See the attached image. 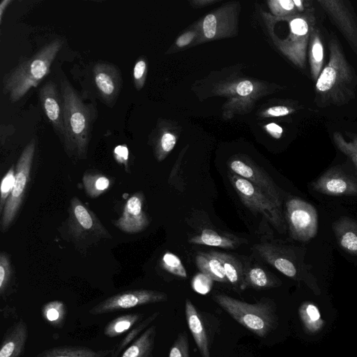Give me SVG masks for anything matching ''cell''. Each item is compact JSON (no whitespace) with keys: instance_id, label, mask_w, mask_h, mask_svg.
<instances>
[{"instance_id":"obj_1","label":"cell","mask_w":357,"mask_h":357,"mask_svg":"<svg viewBox=\"0 0 357 357\" xmlns=\"http://www.w3.org/2000/svg\"><path fill=\"white\" fill-rule=\"evenodd\" d=\"M328 49V61L314 86V102L320 107L347 104L355 98L357 87V75L333 32L330 35Z\"/></svg>"},{"instance_id":"obj_2","label":"cell","mask_w":357,"mask_h":357,"mask_svg":"<svg viewBox=\"0 0 357 357\" xmlns=\"http://www.w3.org/2000/svg\"><path fill=\"white\" fill-rule=\"evenodd\" d=\"M61 96L63 121L61 139L68 153L84 158L91 139L94 112L66 79L61 81Z\"/></svg>"},{"instance_id":"obj_3","label":"cell","mask_w":357,"mask_h":357,"mask_svg":"<svg viewBox=\"0 0 357 357\" xmlns=\"http://www.w3.org/2000/svg\"><path fill=\"white\" fill-rule=\"evenodd\" d=\"M62 46L61 39L52 40L4 75L3 93L12 102L19 101L50 73L51 66Z\"/></svg>"},{"instance_id":"obj_4","label":"cell","mask_w":357,"mask_h":357,"mask_svg":"<svg viewBox=\"0 0 357 357\" xmlns=\"http://www.w3.org/2000/svg\"><path fill=\"white\" fill-rule=\"evenodd\" d=\"M213 299L238 323L261 337H265L276 323L275 307L268 300L252 304L224 294H215Z\"/></svg>"},{"instance_id":"obj_5","label":"cell","mask_w":357,"mask_h":357,"mask_svg":"<svg viewBox=\"0 0 357 357\" xmlns=\"http://www.w3.org/2000/svg\"><path fill=\"white\" fill-rule=\"evenodd\" d=\"M229 179L245 206L261 214L280 232L284 230L282 209L268 195L249 181L234 173L229 174Z\"/></svg>"},{"instance_id":"obj_6","label":"cell","mask_w":357,"mask_h":357,"mask_svg":"<svg viewBox=\"0 0 357 357\" xmlns=\"http://www.w3.org/2000/svg\"><path fill=\"white\" fill-rule=\"evenodd\" d=\"M35 149L36 141L32 139L24 149L17 161L14 187L1 214V229L3 231H6L10 227L21 206L30 177Z\"/></svg>"},{"instance_id":"obj_7","label":"cell","mask_w":357,"mask_h":357,"mask_svg":"<svg viewBox=\"0 0 357 357\" xmlns=\"http://www.w3.org/2000/svg\"><path fill=\"white\" fill-rule=\"evenodd\" d=\"M289 22L290 35L282 47L296 66L304 68L310 34L317 26L315 12L295 15Z\"/></svg>"},{"instance_id":"obj_8","label":"cell","mask_w":357,"mask_h":357,"mask_svg":"<svg viewBox=\"0 0 357 357\" xmlns=\"http://www.w3.org/2000/svg\"><path fill=\"white\" fill-rule=\"evenodd\" d=\"M286 216L294 239L305 242L317 234L318 215L310 203L296 197L289 199L286 203Z\"/></svg>"},{"instance_id":"obj_9","label":"cell","mask_w":357,"mask_h":357,"mask_svg":"<svg viewBox=\"0 0 357 357\" xmlns=\"http://www.w3.org/2000/svg\"><path fill=\"white\" fill-rule=\"evenodd\" d=\"M167 294L149 289H132L120 292L98 303L89 310L92 315L109 314L141 305L165 302Z\"/></svg>"},{"instance_id":"obj_10","label":"cell","mask_w":357,"mask_h":357,"mask_svg":"<svg viewBox=\"0 0 357 357\" xmlns=\"http://www.w3.org/2000/svg\"><path fill=\"white\" fill-rule=\"evenodd\" d=\"M317 2L357 55V15L349 1L317 0Z\"/></svg>"},{"instance_id":"obj_11","label":"cell","mask_w":357,"mask_h":357,"mask_svg":"<svg viewBox=\"0 0 357 357\" xmlns=\"http://www.w3.org/2000/svg\"><path fill=\"white\" fill-rule=\"evenodd\" d=\"M69 228L73 236L79 240L89 237H110L96 215L76 197L70 200Z\"/></svg>"},{"instance_id":"obj_12","label":"cell","mask_w":357,"mask_h":357,"mask_svg":"<svg viewBox=\"0 0 357 357\" xmlns=\"http://www.w3.org/2000/svg\"><path fill=\"white\" fill-rule=\"evenodd\" d=\"M229 167L234 174L249 181L259 188L281 208V195L275 183L266 172L254 165L238 159L233 160Z\"/></svg>"},{"instance_id":"obj_13","label":"cell","mask_w":357,"mask_h":357,"mask_svg":"<svg viewBox=\"0 0 357 357\" xmlns=\"http://www.w3.org/2000/svg\"><path fill=\"white\" fill-rule=\"evenodd\" d=\"M93 77L97 91L107 104L114 102L121 91L122 78L119 68L114 64L100 61L93 68Z\"/></svg>"},{"instance_id":"obj_14","label":"cell","mask_w":357,"mask_h":357,"mask_svg":"<svg viewBox=\"0 0 357 357\" xmlns=\"http://www.w3.org/2000/svg\"><path fill=\"white\" fill-rule=\"evenodd\" d=\"M312 187L315 191L328 195H357V181L336 167L326 171L312 183Z\"/></svg>"},{"instance_id":"obj_15","label":"cell","mask_w":357,"mask_h":357,"mask_svg":"<svg viewBox=\"0 0 357 357\" xmlns=\"http://www.w3.org/2000/svg\"><path fill=\"white\" fill-rule=\"evenodd\" d=\"M144 195L138 192L126 202L121 216L115 222V226L128 234L138 233L149 225V219L143 210Z\"/></svg>"},{"instance_id":"obj_16","label":"cell","mask_w":357,"mask_h":357,"mask_svg":"<svg viewBox=\"0 0 357 357\" xmlns=\"http://www.w3.org/2000/svg\"><path fill=\"white\" fill-rule=\"evenodd\" d=\"M39 98L47 118L61 137L63 132V102L56 84L52 81L47 82L40 89Z\"/></svg>"},{"instance_id":"obj_17","label":"cell","mask_w":357,"mask_h":357,"mask_svg":"<svg viewBox=\"0 0 357 357\" xmlns=\"http://www.w3.org/2000/svg\"><path fill=\"white\" fill-rule=\"evenodd\" d=\"M257 250L261 257L278 271L289 278L298 279L305 264L298 262L281 249L271 245H259Z\"/></svg>"},{"instance_id":"obj_18","label":"cell","mask_w":357,"mask_h":357,"mask_svg":"<svg viewBox=\"0 0 357 357\" xmlns=\"http://www.w3.org/2000/svg\"><path fill=\"white\" fill-rule=\"evenodd\" d=\"M29 337L26 323L20 319L7 328L1 340L0 357H21Z\"/></svg>"},{"instance_id":"obj_19","label":"cell","mask_w":357,"mask_h":357,"mask_svg":"<svg viewBox=\"0 0 357 357\" xmlns=\"http://www.w3.org/2000/svg\"><path fill=\"white\" fill-rule=\"evenodd\" d=\"M185 314L189 330L202 357H211L207 333L202 319L189 298L185 301Z\"/></svg>"},{"instance_id":"obj_20","label":"cell","mask_w":357,"mask_h":357,"mask_svg":"<svg viewBox=\"0 0 357 357\" xmlns=\"http://www.w3.org/2000/svg\"><path fill=\"white\" fill-rule=\"evenodd\" d=\"M339 245L348 253L357 256V221L342 217L333 224Z\"/></svg>"},{"instance_id":"obj_21","label":"cell","mask_w":357,"mask_h":357,"mask_svg":"<svg viewBox=\"0 0 357 357\" xmlns=\"http://www.w3.org/2000/svg\"><path fill=\"white\" fill-rule=\"evenodd\" d=\"M112 349L93 350L84 346H59L47 349L34 357H107Z\"/></svg>"},{"instance_id":"obj_22","label":"cell","mask_w":357,"mask_h":357,"mask_svg":"<svg viewBox=\"0 0 357 357\" xmlns=\"http://www.w3.org/2000/svg\"><path fill=\"white\" fill-rule=\"evenodd\" d=\"M156 333L155 325L148 327L123 351L121 357H153Z\"/></svg>"},{"instance_id":"obj_23","label":"cell","mask_w":357,"mask_h":357,"mask_svg":"<svg viewBox=\"0 0 357 357\" xmlns=\"http://www.w3.org/2000/svg\"><path fill=\"white\" fill-rule=\"evenodd\" d=\"M307 52L311 78L316 82L324 68V47L321 32L317 26L314 28L310 34Z\"/></svg>"},{"instance_id":"obj_24","label":"cell","mask_w":357,"mask_h":357,"mask_svg":"<svg viewBox=\"0 0 357 357\" xmlns=\"http://www.w3.org/2000/svg\"><path fill=\"white\" fill-rule=\"evenodd\" d=\"M195 261L201 273L206 274L213 280L222 282H228L222 263L214 252L198 253L196 255Z\"/></svg>"},{"instance_id":"obj_25","label":"cell","mask_w":357,"mask_h":357,"mask_svg":"<svg viewBox=\"0 0 357 357\" xmlns=\"http://www.w3.org/2000/svg\"><path fill=\"white\" fill-rule=\"evenodd\" d=\"M144 317L141 313L122 314L109 321L104 328L103 333L106 337H115L130 331L142 321Z\"/></svg>"},{"instance_id":"obj_26","label":"cell","mask_w":357,"mask_h":357,"mask_svg":"<svg viewBox=\"0 0 357 357\" xmlns=\"http://www.w3.org/2000/svg\"><path fill=\"white\" fill-rule=\"evenodd\" d=\"M189 242L192 244L205 245L226 249H234L237 243L232 238L218 234L215 231L204 229L202 232L192 236Z\"/></svg>"},{"instance_id":"obj_27","label":"cell","mask_w":357,"mask_h":357,"mask_svg":"<svg viewBox=\"0 0 357 357\" xmlns=\"http://www.w3.org/2000/svg\"><path fill=\"white\" fill-rule=\"evenodd\" d=\"M222 263L225 274L228 282L236 287H241L244 273L240 261L227 253L214 252Z\"/></svg>"},{"instance_id":"obj_28","label":"cell","mask_w":357,"mask_h":357,"mask_svg":"<svg viewBox=\"0 0 357 357\" xmlns=\"http://www.w3.org/2000/svg\"><path fill=\"white\" fill-rule=\"evenodd\" d=\"M159 314V312H155L132 328L123 339L112 348L111 357H118L123 349L135 341L158 318Z\"/></svg>"},{"instance_id":"obj_29","label":"cell","mask_w":357,"mask_h":357,"mask_svg":"<svg viewBox=\"0 0 357 357\" xmlns=\"http://www.w3.org/2000/svg\"><path fill=\"white\" fill-rule=\"evenodd\" d=\"M41 314L43 319L56 328H62L67 315L65 304L61 301H52L43 305Z\"/></svg>"},{"instance_id":"obj_30","label":"cell","mask_w":357,"mask_h":357,"mask_svg":"<svg viewBox=\"0 0 357 357\" xmlns=\"http://www.w3.org/2000/svg\"><path fill=\"white\" fill-rule=\"evenodd\" d=\"M275 286L273 279L263 268L254 266L244 273L241 289L248 287L257 289L268 288Z\"/></svg>"},{"instance_id":"obj_31","label":"cell","mask_w":357,"mask_h":357,"mask_svg":"<svg viewBox=\"0 0 357 357\" xmlns=\"http://www.w3.org/2000/svg\"><path fill=\"white\" fill-rule=\"evenodd\" d=\"M110 180L105 175L86 172L83 176V185L86 194L96 198L104 193L110 185Z\"/></svg>"},{"instance_id":"obj_32","label":"cell","mask_w":357,"mask_h":357,"mask_svg":"<svg viewBox=\"0 0 357 357\" xmlns=\"http://www.w3.org/2000/svg\"><path fill=\"white\" fill-rule=\"evenodd\" d=\"M299 315L303 326L310 332H316L322 326L320 313L313 303H303L299 308Z\"/></svg>"},{"instance_id":"obj_33","label":"cell","mask_w":357,"mask_h":357,"mask_svg":"<svg viewBox=\"0 0 357 357\" xmlns=\"http://www.w3.org/2000/svg\"><path fill=\"white\" fill-rule=\"evenodd\" d=\"M346 134L349 140L337 131L333 132V139L337 148L352 160L357 169V134L348 132Z\"/></svg>"},{"instance_id":"obj_34","label":"cell","mask_w":357,"mask_h":357,"mask_svg":"<svg viewBox=\"0 0 357 357\" xmlns=\"http://www.w3.org/2000/svg\"><path fill=\"white\" fill-rule=\"evenodd\" d=\"M162 266L167 272L183 278H187V272L179 257L167 252L162 257Z\"/></svg>"},{"instance_id":"obj_35","label":"cell","mask_w":357,"mask_h":357,"mask_svg":"<svg viewBox=\"0 0 357 357\" xmlns=\"http://www.w3.org/2000/svg\"><path fill=\"white\" fill-rule=\"evenodd\" d=\"M12 278V269L9 259L5 252L0 255V295L6 298Z\"/></svg>"},{"instance_id":"obj_36","label":"cell","mask_w":357,"mask_h":357,"mask_svg":"<svg viewBox=\"0 0 357 357\" xmlns=\"http://www.w3.org/2000/svg\"><path fill=\"white\" fill-rule=\"evenodd\" d=\"M15 181V174L12 166L3 176L1 183L0 213L2 214L6 202L9 197Z\"/></svg>"},{"instance_id":"obj_37","label":"cell","mask_w":357,"mask_h":357,"mask_svg":"<svg viewBox=\"0 0 357 357\" xmlns=\"http://www.w3.org/2000/svg\"><path fill=\"white\" fill-rule=\"evenodd\" d=\"M169 357H190L188 337L185 331L180 333L174 340Z\"/></svg>"},{"instance_id":"obj_38","label":"cell","mask_w":357,"mask_h":357,"mask_svg":"<svg viewBox=\"0 0 357 357\" xmlns=\"http://www.w3.org/2000/svg\"><path fill=\"white\" fill-rule=\"evenodd\" d=\"M270 3L274 13L276 15L291 17L299 14L293 0H276Z\"/></svg>"},{"instance_id":"obj_39","label":"cell","mask_w":357,"mask_h":357,"mask_svg":"<svg viewBox=\"0 0 357 357\" xmlns=\"http://www.w3.org/2000/svg\"><path fill=\"white\" fill-rule=\"evenodd\" d=\"M176 142V137L170 132H164L161 136L157 147V158L162 160L166 154L170 152L174 147Z\"/></svg>"},{"instance_id":"obj_40","label":"cell","mask_w":357,"mask_h":357,"mask_svg":"<svg viewBox=\"0 0 357 357\" xmlns=\"http://www.w3.org/2000/svg\"><path fill=\"white\" fill-rule=\"evenodd\" d=\"M147 65L143 58L139 59L133 68L132 77L137 90H141L143 87L146 76Z\"/></svg>"},{"instance_id":"obj_41","label":"cell","mask_w":357,"mask_h":357,"mask_svg":"<svg viewBox=\"0 0 357 357\" xmlns=\"http://www.w3.org/2000/svg\"><path fill=\"white\" fill-rule=\"evenodd\" d=\"M213 280L203 273L197 274L192 281V287L198 293L206 294L212 286Z\"/></svg>"},{"instance_id":"obj_42","label":"cell","mask_w":357,"mask_h":357,"mask_svg":"<svg viewBox=\"0 0 357 357\" xmlns=\"http://www.w3.org/2000/svg\"><path fill=\"white\" fill-rule=\"evenodd\" d=\"M113 155L116 162L120 165H123L126 171L128 172L129 150L127 145L120 144L115 146Z\"/></svg>"},{"instance_id":"obj_43","label":"cell","mask_w":357,"mask_h":357,"mask_svg":"<svg viewBox=\"0 0 357 357\" xmlns=\"http://www.w3.org/2000/svg\"><path fill=\"white\" fill-rule=\"evenodd\" d=\"M217 28L216 17L213 14L207 15L203 22L204 36L209 39L215 37Z\"/></svg>"},{"instance_id":"obj_44","label":"cell","mask_w":357,"mask_h":357,"mask_svg":"<svg viewBox=\"0 0 357 357\" xmlns=\"http://www.w3.org/2000/svg\"><path fill=\"white\" fill-rule=\"evenodd\" d=\"M299 14L315 12L312 1L309 0H293Z\"/></svg>"},{"instance_id":"obj_45","label":"cell","mask_w":357,"mask_h":357,"mask_svg":"<svg viewBox=\"0 0 357 357\" xmlns=\"http://www.w3.org/2000/svg\"><path fill=\"white\" fill-rule=\"evenodd\" d=\"M295 109L287 106H274L266 111L267 114L272 116H283L294 112Z\"/></svg>"},{"instance_id":"obj_46","label":"cell","mask_w":357,"mask_h":357,"mask_svg":"<svg viewBox=\"0 0 357 357\" xmlns=\"http://www.w3.org/2000/svg\"><path fill=\"white\" fill-rule=\"evenodd\" d=\"M253 91V85L251 82L244 80L238 83L236 86V92L241 96H246Z\"/></svg>"},{"instance_id":"obj_47","label":"cell","mask_w":357,"mask_h":357,"mask_svg":"<svg viewBox=\"0 0 357 357\" xmlns=\"http://www.w3.org/2000/svg\"><path fill=\"white\" fill-rule=\"evenodd\" d=\"M266 129L268 133L275 139L281 137L283 132L282 128L275 123H270L266 126Z\"/></svg>"},{"instance_id":"obj_48","label":"cell","mask_w":357,"mask_h":357,"mask_svg":"<svg viewBox=\"0 0 357 357\" xmlns=\"http://www.w3.org/2000/svg\"><path fill=\"white\" fill-rule=\"evenodd\" d=\"M195 33L189 31L180 36L176 40V45L179 47L188 45L193 39Z\"/></svg>"},{"instance_id":"obj_49","label":"cell","mask_w":357,"mask_h":357,"mask_svg":"<svg viewBox=\"0 0 357 357\" xmlns=\"http://www.w3.org/2000/svg\"><path fill=\"white\" fill-rule=\"evenodd\" d=\"M13 2V0H3L0 3V24H2L3 14L6 12L8 6Z\"/></svg>"}]
</instances>
